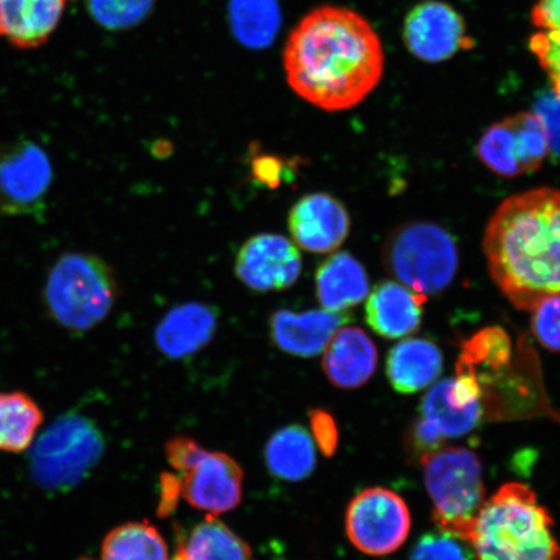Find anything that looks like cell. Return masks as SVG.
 <instances>
[{
  "label": "cell",
  "mask_w": 560,
  "mask_h": 560,
  "mask_svg": "<svg viewBox=\"0 0 560 560\" xmlns=\"http://www.w3.org/2000/svg\"><path fill=\"white\" fill-rule=\"evenodd\" d=\"M290 88L327 112L357 107L380 85L385 54L373 25L345 7L324 5L300 21L284 48Z\"/></svg>",
  "instance_id": "6da1fadb"
},
{
  "label": "cell",
  "mask_w": 560,
  "mask_h": 560,
  "mask_svg": "<svg viewBox=\"0 0 560 560\" xmlns=\"http://www.w3.org/2000/svg\"><path fill=\"white\" fill-rule=\"evenodd\" d=\"M482 248L490 277L516 310L560 296V191L536 188L502 202Z\"/></svg>",
  "instance_id": "7a4b0ae2"
},
{
  "label": "cell",
  "mask_w": 560,
  "mask_h": 560,
  "mask_svg": "<svg viewBox=\"0 0 560 560\" xmlns=\"http://www.w3.org/2000/svg\"><path fill=\"white\" fill-rule=\"evenodd\" d=\"M467 544L476 560H560L555 520L522 482H508L486 500Z\"/></svg>",
  "instance_id": "3957f363"
},
{
  "label": "cell",
  "mask_w": 560,
  "mask_h": 560,
  "mask_svg": "<svg viewBox=\"0 0 560 560\" xmlns=\"http://www.w3.org/2000/svg\"><path fill=\"white\" fill-rule=\"evenodd\" d=\"M114 269L88 252L61 255L48 271L44 303L56 325L68 332L93 330L107 319L118 299Z\"/></svg>",
  "instance_id": "277c9868"
},
{
  "label": "cell",
  "mask_w": 560,
  "mask_h": 560,
  "mask_svg": "<svg viewBox=\"0 0 560 560\" xmlns=\"http://www.w3.org/2000/svg\"><path fill=\"white\" fill-rule=\"evenodd\" d=\"M419 462L438 529L467 544L476 516L487 500L478 454L464 446H443Z\"/></svg>",
  "instance_id": "5b68a950"
},
{
  "label": "cell",
  "mask_w": 560,
  "mask_h": 560,
  "mask_svg": "<svg viewBox=\"0 0 560 560\" xmlns=\"http://www.w3.org/2000/svg\"><path fill=\"white\" fill-rule=\"evenodd\" d=\"M166 458L175 475L164 482L195 509L219 516L240 505L243 471L230 455L205 450L195 440L174 438L166 444Z\"/></svg>",
  "instance_id": "8992f818"
},
{
  "label": "cell",
  "mask_w": 560,
  "mask_h": 560,
  "mask_svg": "<svg viewBox=\"0 0 560 560\" xmlns=\"http://www.w3.org/2000/svg\"><path fill=\"white\" fill-rule=\"evenodd\" d=\"M383 264L410 291L438 295L457 275L458 249L453 236L435 223L410 222L387 237Z\"/></svg>",
  "instance_id": "52a82bcc"
},
{
  "label": "cell",
  "mask_w": 560,
  "mask_h": 560,
  "mask_svg": "<svg viewBox=\"0 0 560 560\" xmlns=\"http://www.w3.org/2000/svg\"><path fill=\"white\" fill-rule=\"evenodd\" d=\"M104 439L93 420L77 412L60 417L34 445L32 472L48 489L73 488L101 460Z\"/></svg>",
  "instance_id": "ba28073f"
},
{
  "label": "cell",
  "mask_w": 560,
  "mask_h": 560,
  "mask_svg": "<svg viewBox=\"0 0 560 560\" xmlns=\"http://www.w3.org/2000/svg\"><path fill=\"white\" fill-rule=\"evenodd\" d=\"M550 152L548 126L538 112H520L489 126L476 147L481 163L503 178L540 170Z\"/></svg>",
  "instance_id": "9c48e42d"
},
{
  "label": "cell",
  "mask_w": 560,
  "mask_h": 560,
  "mask_svg": "<svg viewBox=\"0 0 560 560\" xmlns=\"http://www.w3.org/2000/svg\"><path fill=\"white\" fill-rule=\"evenodd\" d=\"M410 529L408 505L401 495L387 488L362 490L347 509V536L363 555H392L408 540Z\"/></svg>",
  "instance_id": "30bf717a"
},
{
  "label": "cell",
  "mask_w": 560,
  "mask_h": 560,
  "mask_svg": "<svg viewBox=\"0 0 560 560\" xmlns=\"http://www.w3.org/2000/svg\"><path fill=\"white\" fill-rule=\"evenodd\" d=\"M54 167L31 140L0 145V214L39 217L46 209Z\"/></svg>",
  "instance_id": "8fae6325"
},
{
  "label": "cell",
  "mask_w": 560,
  "mask_h": 560,
  "mask_svg": "<svg viewBox=\"0 0 560 560\" xmlns=\"http://www.w3.org/2000/svg\"><path fill=\"white\" fill-rule=\"evenodd\" d=\"M402 35L409 52L430 65L450 60L475 46L465 19L441 0H423L412 7L405 18Z\"/></svg>",
  "instance_id": "7c38bea8"
},
{
  "label": "cell",
  "mask_w": 560,
  "mask_h": 560,
  "mask_svg": "<svg viewBox=\"0 0 560 560\" xmlns=\"http://www.w3.org/2000/svg\"><path fill=\"white\" fill-rule=\"evenodd\" d=\"M303 271L295 244L278 234H258L245 242L235 258V275L256 292L284 291Z\"/></svg>",
  "instance_id": "4fadbf2b"
},
{
  "label": "cell",
  "mask_w": 560,
  "mask_h": 560,
  "mask_svg": "<svg viewBox=\"0 0 560 560\" xmlns=\"http://www.w3.org/2000/svg\"><path fill=\"white\" fill-rule=\"evenodd\" d=\"M289 229L300 248L328 254L346 242L350 217L345 205L334 196L307 194L291 208Z\"/></svg>",
  "instance_id": "5bb4252c"
},
{
  "label": "cell",
  "mask_w": 560,
  "mask_h": 560,
  "mask_svg": "<svg viewBox=\"0 0 560 560\" xmlns=\"http://www.w3.org/2000/svg\"><path fill=\"white\" fill-rule=\"evenodd\" d=\"M352 320L348 313H332L325 310L277 311L270 317V338L282 352L301 359H311L325 352L340 328Z\"/></svg>",
  "instance_id": "9a60e30c"
},
{
  "label": "cell",
  "mask_w": 560,
  "mask_h": 560,
  "mask_svg": "<svg viewBox=\"0 0 560 560\" xmlns=\"http://www.w3.org/2000/svg\"><path fill=\"white\" fill-rule=\"evenodd\" d=\"M219 328V311L205 303H186L173 307L160 320L156 347L171 360H185L205 349Z\"/></svg>",
  "instance_id": "2e32d148"
},
{
  "label": "cell",
  "mask_w": 560,
  "mask_h": 560,
  "mask_svg": "<svg viewBox=\"0 0 560 560\" xmlns=\"http://www.w3.org/2000/svg\"><path fill=\"white\" fill-rule=\"evenodd\" d=\"M72 0H0V40L21 50L44 46Z\"/></svg>",
  "instance_id": "e0dca14e"
},
{
  "label": "cell",
  "mask_w": 560,
  "mask_h": 560,
  "mask_svg": "<svg viewBox=\"0 0 560 560\" xmlns=\"http://www.w3.org/2000/svg\"><path fill=\"white\" fill-rule=\"evenodd\" d=\"M377 365V349L361 328L342 327L325 349V374L335 387L355 389L373 377Z\"/></svg>",
  "instance_id": "ac0fdd59"
},
{
  "label": "cell",
  "mask_w": 560,
  "mask_h": 560,
  "mask_svg": "<svg viewBox=\"0 0 560 560\" xmlns=\"http://www.w3.org/2000/svg\"><path fill=\"white\" fill-rule=\"evenodd\" d=\"M424 300V296L400 283H377L368 299V325L383 338H405L416 332L422 324Z\"/></svg>",
  "instance_id": "d6986e66"
},
{
  "label": "cell",
  "mask_w": 560,
  "mask_h": 560,
  "mask_svg": "<svg viewBox=\"0 0 560 560\" xmlns=\"http://www.w3.org/2000/svg\"><path fill=\"white\" fill-rule=\"evenodd\" d=\"M315 291L325 311L346 313L368 298V272L355 257L338 252L318 266Z\"/></svg>",
  "instance_id": "ffe728a7"
},
{
  "label": "cell",
  "mask_w": 560,
  "mask_h": 560,
  "mask_svg": "<svg viewBox=\"0 0 560 560\" xmlns=\"http://www.w3.org/2000/svg\"><path fill=\"white\" fill-rule=\"evenodd\" d=\"M443 365V353L436 345L425 339H408L390 349L387 376L397 394L412 395L435 383Z\"/></svg>",
  "instance_id": "44dd1931"
},
{
  "label": "cell",
  "mask_w": 560,
  "mask_h": 560,
  "mask_svg": "<svg viewBox=\"0 0 560 560\" xmlns=\"http://www.w3.org/2000/svg\"><path fill=\"white\" fill-rule=\"evenodd\" d=\"M265 459L276 478L285 481L304 480L310 478L317 466L315 440L304 427L287 425L270 438Z\"/></svg>",
  "instance_id": "7402d4cb"
},
{
  "label": "cell",
  "mask_w": 560,
  "mask_h": 560,
  "mask_svg": "<svg viewBox=\"0 0 560 560\" xmlns=\"http://www.w3.org/2000/svg\"><path fill=\"white\" fill-rule=\"evenodd\" d=\"M452 380L441 381L427 392L420 404V418L445 441L468 435L478 429L485 410L482 405L462 406L451 396Z\"/></svg>",
  "instance_id": "603a6c76"
},
{
  "label": "cell",
  "mask_w": 560,
  "mask_h": 560,
  "mask_svg": "<svg viewBox=\"0 0 560 560\" xmlns=\"http://www.w3.org/2000/svg\"><path fill=\"white\" fill-rule=\"evenodd\" d=\"M44 419L39 405L25 392H0V452L30 450Z\"/></svg>",
  "instance_id": "cb8c5ba5"
},
{
  "label": "cell",
  "mask_w": 560,
  "mask_h": 560,
  "mask_svg": "<svg viewBox=\"0 0 560 560\" xmlns=\"http://www.w3.org/2000/svg\"><path fill=\"white\" fill-rule=\"evenodd\" d=\"M178 552L185 560H252L249 546L213 515L196 525Z\"/></svg>",
  "instance_id": "d4e9b609"
},
{
  "label": "cell",
  "mask_w": 560,
  "mask_h": 560,
  "mask_svg": "<svg viewBox=\"0 0 560 560\" xmlns=\"http://www.w3.org/2000/svg\"><path fill=\"white\" fill-rule=\"evenodd\" d=\"M230 24L243 45L268 47L279 31V4L277 0H231Z\"/></svg>",
  "instance_id": "484cf974"
},
{
  "label": "cell",
  "mask_w": 560,
  "mask_h": 560,
  "mask_svg": "<svg viewBox=\"0 0 560 560\" xmlns=\"http://www.w3.org/2000/svg\"><path fill=\"white\" fill-rule=\"evenodd\" d=\"M101 560H170L163 536L151 524L128 523L109 532Z\"/></svg>",
  "instance_id": "4316f807"
},
{
  "label": "cell",
  "mask_w": 560,
  "mask_h": 560,
  "mask_svg": "<svg viewBox=\"0 0 560 560\" xmlns=\"http://www.w3.org/2000/svg\"><path fill=\"white\" fill-rule=\"evenodd\" d=\"M91 18L104 30L128 31L150 16L155 0H86Z\"/></svg>",
  "instance_id": "83f0119b"
},
{
  "label": "cell",
  "mask_w": 560,
  "mask_h": 560,
  "mask_svg": "<svg viewBox=\"0 0 560 560\" xmlns=\"http://www.w3.org/2000/svg\"><path fill=\"white\" fill-rule=\"evenodd\" d=\"M510 359V340L501 328H487L466 342L459 361L475 368L500 369Z\"/></svg>",
  "instance_id": "f1b7e54d"
},
{
  "label": "cell",
  "mask_w": 560,
  "mask_h": 560,
  "mask_svg": "<svg viewBox=\"0 0 560 560\" xmlns=\"http://www.w3.org/2000/svg\"><path fill=\"white\" fill-rule=\"evenodd\" d=\"M409 560H474V555L464 540L436 529L419 538Z\"/></svg>",
  "instance_id": "f546056e"
},
{
  "label": "cell",
  "mask_w": 560,
  "mask_h": 560,
  "mask_svg": "<svg viewBox=\"0 0 560 560\" xmlns=\"http://www.w3.org/2000/svg\"><path fill=\"white\" fill-rule=\"evenodd\" d=\"M532 332L540 345L550 352L560 353V296H552L538 303L532 310Z\"/></svg>",
  "instance_id": "4dcf8cb0"
},
{
  "label": "cell",
  "mask_w": 560,
  "mask_h": 560,
  "mask_svg": "<svg viewBox=\"0 0 560 560\" xmlns=\"http://www.w3.org/2000/svg\"><path fill=\"white\" fill-rule=\"evenodd\" d=\"M529 50L548 75L552 93L560 101V33L537 32L529 39Z\"/></svg>",
  "instance_id": "1f68e13d"
},
{
  "label": "cell",
  "mask_w": 560,
  "mask_h": 560,
  "mask_svg": "<svg viewBox=\"0 0 560 560\" xmlns=\"http://www.w3.org/2000/svg\"><path fill=\"white\" fill-rule=\"evenodd\" d=\"M289 165L277 156L257 155L252 161V174L261 186L277 188L283 184L285 177H289Z\"/></svg>",
  "instance_id": "d6a6232c"
},
{
  "label": "cell",
  "mask_w": 560,
  "mask_h": 560,
  "mask_svg": "<svg viewBox=\"0 0 560 560\" xmlns=\"http://www.w3.org/2000/svg\"><path fill=\"white\" fill-rule=\"evenodd\" d=\"M530 20L538 32L560 33V0H537Z\"/></svg>",
  "instance_id": "836d02e7"
},
{
  "label": "cell",
  "mask_w": 560,
  "mask_h": 560,
  "mask_svg": "<svg viewBox=\"0 0 560 560\" xmlns=\"http://www.w3.org/2000/svg\"><path fill=\"white\" fill-rule=\"evenodd\" d=\"M311 419L314 440L324 446V450L330 447L331 451L336 446V441H338V431H336L332 417L324 410H314Z\"/></svg>",
  "instance_id": "e575fe53"
},
{
  "label": "cell",
  "mask_w": 560,
  "mask_h": 560,
  "mask_svg": "<svg viewBox=\"0 0 560 560\" xmlns=\"http://www.w3.org/2000/svg\"><path fill=\"white\" fill-rule=\"evenodd\" d=\"M559 105L557 110H552V115H541L548 126L551 150H555L560 158V101L557 100Z\"/></svg>",
  "instance_id": "d590c367"
},
{
  "label": "cell",
  "mask_w": 560,
  "mask_h": 560,
  "mask_svg": "<svg viewBox=\"0 0 560 560\" xmlns=\"http://www.w3.org/2000/svg\"><path fill=\"white\" fill-rule=\"evenodd\" d=\"M174 560H185L184 557H182L179 555V552H177V556H175Z\"/></svg>",
  "instance_id": "8d00e7d4"
},
{
  "label": "cell",
  "mask_w": 560,
  "mask_h": 560,
  "mask_svg": "<svg viewBox=\"0 0 560 560\" xmlns=\"http://www.w3.org/2000/svg\"><path fill=\"white\" fill-rule=\"evenodd\" d=\"M80 560H91V559H88V558H83V559H80Z\"/></svg>",
  "instance_id": "74e56055"
}]
</instances>
